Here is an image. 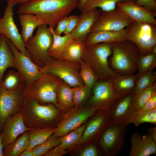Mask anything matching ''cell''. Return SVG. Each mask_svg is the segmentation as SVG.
<instances>
[{
    "mask_svg": "<svg viewBox=\"0 0 156 156\" xmlns=\"http://www.w3.org/2000/svg\"><path fill=\"white\" fill-rule=\"evenodd\" d=\"M2 133L0 134V156H4L3 154V146L2 142Z\"/></svg>",
    "mask_w": 156,
    "mask_h": 156,
    "instance_id": "681fc988",
    "label": "cell"
},
{
    "mask_svg": "<svg viewBox=\"0 0 156 156\" xmlns=\"http://www.w3.org/2000/svg\"><path fill=\"white\" fill-rule=\"evenodd\" d=\"M79 73L84 84L91 89L99 79L93 70L82 60L80 62Z\"/></svg>",
    "mask_w": 156,
    "mask_h": 156,
    "instance_id": "d590c367",
    "label": "cell"
},
{
    "mask_svg": "<svg viewBox=\"0 0 156 156\" xmlns=\"http://www.w3.org/2000/svg\"><path fill=\"white\" fill-rule=\"evenodd\" d=\"M53 38L49 27L43 24L37 27L35 35L25 43L30 58L40 68L44 66L51 58L49 55L48 51L52 44Z\"/></svg>",
    "mask_w": 156,
    "mask_h": 156,
    "instance_id": "8992f818",
    "label": "cell"
},
{
    "mask_svg": "<svg viewBox=\"0 0 156 156\" xmlns=\"http://www.w3.org/2000/svg\"><path fill=\"white\" fill-rule=\"evenodd\" d=\"M86 123L73 130L65 135L62 137V140L58 145L62 148L66 150L77 144L81 141L82 135Z\"/></svg>",
    "mask_w": 156,
    "mask_h": 156,
    "instance_id": "e575fe53",
    "label": "cell"
},
{
    "mask_svg": "<svg viewBox=\"0 0 156 156\" xmlns=\"http://www.w3.org/2000/svg\"><path fill=\"white\" fill-rule=\"evenodd\" d=\"M57 107L53 104H41L34 98L25 96L20 112L28 128L54 127L59 114Z\"/></svg>",
    "mask_w": 156,
    "mask_h": 156,
    "instance_id": "7a4b0ae2",
    "label": "cell"
},
{
    "mask_svg": "<svg viewBox=\"0 0 156 156\" xmlns=\"http://www.w3.org/2000/svg\"><path fill=\"white\" fill-rule=\"evenodd\" d=\"M92 95L87 102V105L97 110L110 111L120 98L116 93L111 80L99 78L92 89Z\"/></svg>",
    "mask_w": 156,
    "mask_h": 156,
    "instance_id": "30bf717a",
    "label": "cell"
},
{
    "mask_svg": "<svg viewBox=\"0 0 156 156\" xmlns=\"http://www.w3.org/2000/svg\"><path fill=\"white\" fill-rule=\"evenodd\" d=\"M57 98L58 107L70 110L74 106L72 87L64 81L58 87Z\"/></svg>",
    "mask_w": 156,
    "mask_h": 156,
    "instance_id": "f1b7e54d",
    "label": "cell"
},
{
    "mask_svg": "<svg viewBox=\"0 0 156 156\" xmlns=\"http://www.w3.org/2000/svg\"><path fill=\"white\" fill-rule=\"evenodd\" d=\"M145 122L156 125V108L152 109L134 120L132 123L136 126H138Z\"/></svg>",
    "mask_w": 156,
    "mask_h": 156,
    "instance_id": "ab89813d",
    "label": "cell"
},
{
    "mask_svg": "<svg viewBox=\"0 0 156 156\" xmlns=\"http://www.w3.org/2000/svg\"><path fill=\"white\" fill-rule=\"evenodd\" d=\"M88 0H79L77 8L81 11L83 8L84 5Z\"/></svg>",
    "mask_w": 156,
    "mask_h": 156,
    "instance_id": "816d5d0a",
    "label": "cell"
},
{
    "mask_svg": "<svg viewBox=\"0 0 156 156\" xmlns=\"http://www.w3.org/2000/svg\"><path fill=\"white\" fill-rule=\"evenodd\" d=\"M126 127L122 123L111 121L98 140L105 155L115 156L120 153L127 133Z\"/></svg>",
    "mask_w": 156,
    "mask_h": 156,
    "instance_id": "9c48e42d",
    "label": "cell"
},
{
    "mask_svg": "<svg viewBox=\"0 0 156 156\" xmlns=\"http://www.w3.org/2000/svg\"><path fill=\"white\" fill-rule=\"evenodd\" d=\"M25 86L16 91L10 92L5 89L2 82L0 83V134L6 119L21 112L25 98Z\"/></svg>",
    "mask_w": 156,
    "mask_h": 156,
    "instance_id": "7c38bea8",
    "label": "cell"
},
{
    "mask_svg": "<svg viewBox=\"0 0 156 156\" xmlns=\"http://www.w3.org/2000/svg\"><path fill=\"white\" fill-rule=\"evenodd\" d=\"M7 39L13 55L15 68L20 74L24 84L27 85L41 75L40 68L30 57L20 52L8 38Z\"/></svg>",
    "mask_w": 156,
    "mask_h": 156,
    "instance_id": "9a60e30c",
    "label": "cell"
},
{
    "mask_svg": "<svg viewBox=\"0 0 156 156\" xmlns=\"http://www.w3.org/2000/svg\"><path fill=\"white\" fill-rule=\"evenodd\" d=\"M135 3L138 5L144 7L155 16L156 1L155 0H136Z\"/></svg>",
    "mask_w": 156,
    "mask_h": 156,
    "instance_id": "b9f144b4",
    "label": "cell"
},
{
    "mask_svg": "<svg viewBox=\"0 0 156 156\" xmlns=\"http://www.w3.org/2000/svg\"><path fill=\"white\" fill-rule=\"evenodd\" d=\"M79 0H30L20 4L17 13L37 16L44 24L54 29L62 19L77 8Z\"/></svg>",
    "mask_w": 156,
    "mask_h": 156,
    "instance_id": "6da1fadb",
    "label": "cell"
},
{
    "mask_svg": "<svg viewBox=\"0 0 156 156\" xmlns=\"http://www.w3.org/2000/svg\"><path fill=\"white\" fill-rule=\"evenodd\" d=\"M101 12L100 9L95 8L81 13L77 26L70 33L72 38L84 42Z\"/></svg>",
    "mask_w": 156,
    "mask_h": 156,
    "instance_id": "7402d4cb",
    "label": "cell"
},
{
    "mask_svg": "<svg viewBox=\"0 0 156 156\" xmlns=\"http://www.w3.org/2000/svg\"><path fill=\"white\" fill-rule=\"evenodd\" d=\"M156 84L155 83L151 87L142 91L135 96L132 106L131 123L135 119L138 112L144 106L151 97L156 92Z\"/></svg>",
    "mask_w": 156,
    "mask_h": 156,
    "instance_id": "f546056e",
    "label": "cell"
},
{
    "mask_svg": "<svg viewBox=\"0 0 156 156\" xmlns=\"http://www.w3.org/2000/svg\"><path fill=\"white\" fill-rule=\"evenodd\" d=\"M133 1V2H134V3L136 1V0H131Z\"/></svg>",
    "mask_w": 156,
    "mask_h": 156,
    "instance_id": "db71d44e",
    "label": "cell"
},
{
    "mask_svg": "<svg viewBox=\"0 0 156 156\" xmlns=\"http://www.w3.org/2000/svg\"><path fill=\"white\" fill-rule=\"evenodd\" d=\"M9 68H15L13 55L7 38L0 34V83L5 71Z\"/></svg>",
    "mask_w": 156,
    "mask_h": 156,
    "instance_id": "484cf974",
    "label": "cell"
},
{
    "mask_svg": "<svg viewBox=\"0 0 156 156\" xmlns=\"http://www.w3.org/2000/svg\"><path fill=\"white\" fill-rule=\"evenodd\" d=\"M110 67L120 74H135L137 71L140 53L136 45L128 40L110 44Z\"/></svg>",
    "mask_w": 156,
    "mask_h": 156,
    "instance_id": "3957f363",
    "label": "cell"
},
{
    "mask_svg": "<svg viewBox=\"0 0 156 156\" xmlns=\"http://www.w3.org/2000/svg\"><path fill=\"white\" fill-rule=\"evenodd\" d=\"M137 78L136 74H118L111 81L116 93L120 98L133 92Z\"/></svg>",
    "mask_w": 156,
    "mask_h": 156,
    "instance_id": "603a6c76",
    "label": "cell"
},
{
    "mask_svg": "<svg viewBox=\"0 0 156 156\" xmlns=\"http://www.w3.org/2000/svg\"><path fill=\"white\" fill-rule=\"evenodd\" d=\"M53 36L52 44L48 51L49 56L53 58L60 59L61 54L66 45L73 39L70 34L61 36L55 34L54 28L49 27Z\"/></svg>",
    "mask_w": 156,
    "mask_h": 156,
    "instance_id": "83f0119b",
    "label": "cell"
},
{
    "mask_svg": "<svg viewBox=\"0 0 156 156\" xmlns=\"http://www.w3.org/2000/svg\"><path fill=\"white\" fill-rule=\"evenodd\" d=\"M15 5L18 4H22L28 2L30 0H9Z\"/></svg>",
    "mask_w": 156,
    "mask_h": 156,
    "instance_id": "f907efd6",
    "label": "cell"
},
{
    "mask_svg": "<svg viewBox=\"0 0 156 156\" xmlns=\"http://www.w3.org/2000/svg\"><path fill=\"white\" fill-rule=\"evenodd\" d=\"M85 47L84 42L73 38L64 49L60 59L80 64Z\"/></svg>",
    "mask_w": 156,
    "mask_h": 156,
    "instance_id": "cb8c5ba5",
    "label": "cell"
},
{
    "mask_svg": "<svg viewBox=\"0 0 156 156\" xmlns=\"http://www.w3.org/2000/svg\"><path fill=\"white\" fill-rule=\"evenodd\" d=\"M137 78L134 90L133 92L134 96L150 88L156 83V73L151 70L140 75Z\"/></svg>",
    "mask_w": 156,
    "mask_h": 156,
    "instance_id": "836d02e7",
    "label": "cell"
},
{
    "mask_svg": "<svg viewBox=\"0 0 156 156\" xmlns=\"http://www.w3.org/2000/svg\"><path fill=\"white\" fill-rule=\"evenodd\" d=\"M58 145L50 149L43 156H61L64 155L66 153V150L61 148Z\"/></svg>",
    "mask_w": 156,
    "mask_h": 156,
    "instance_id": "bcb514c9",
    "label": "cell"
},
{
    "mask_svg": "<svg viewBox=\"0 0 156 156\" xmlns=\"http://www.w3.org/2000/svg\"><path fill=\"white\" fill-rule=\"evenodd\" d=\"M147 130L151 134L154 141L156 142V127L148 128Z\"/></svg>",
    "mask_w": 156,
    "mask_h": 156,
    "instance_id": "7dc6e473",
    "label": "cell"
},
{
    "mask_svg": "<svg viewBox=\"0 0 156 156\" xmlns=\"http://www.w3.org/2000/svg\"><path fill=\"white\" fill-rule=\"evenodd\" d=\"M129 156H149L156 153V142L151 134L141 135L137 132L132 135Z\"/></svg>",
    "mask_w": 156,
    "mask_h": 156,
    "instance_id": "d6986e66",
    "label": "cell"
},
{
    "mask_svg": "<svg viewBox=\"0 0 156 156\" xmlns=\"http://www.w3.org/2000/svg\"><path fill=\"white\" fill-rule=\"evenodd\" d=\"M7 1L3 16L2 18L0 17V34L8 38L20 52L30 57L14 21L13 8L15 5L10 1Z\"/></svg>",
    "mask_w": 156,
    "mask_h": 156,
    "instance_id": "5bb4252c",
    "label": "cell"
},
{
    "mask_svg": "<svg viewBox=\"0 0 156 156\" xmlns=\"http://www.w3.org/2000/svg\"><path fill=\"white\" fill-rule=\"evenodd\" d=\"M68 20V16H67L59 22L55 29H54V32L55 34L61 35L62 33H64L66 29Z\"/></svg>",
    "mask_w": 156,
    "mask_h": 156,
    "instance_id": "ee69618b",
    "label": "cell"
},
{
    "mask_svg": "<svg viewBox=\"0 0 156 156\" xmlns=\"http://www.w3.org/2000/svg\"><path fill=\"white\" fill-rule=\"evenodd\" d=\"M98 151L95 145L91 144L86 147L79 154L80 156H97Z\"/></svg>",
    "mask_w": 156,
    "mask_h": 156,
    "instance_id": "f6af8a7d",
    "label": "cell"
},
{
    "mask_svg": "<svg viewBox=\"0 0 156 156\" xmlns=\"http://www.w3.org/2000/svg\"><path fill=\"white\" fill-rule=\"evenodd\" d=\"M18 18L21 27V34L25 43L33 36L35 29L44 24L37 16L31 13L20 14Z\"/></svg>",
    "mask_w": 156,
    "mask_h": 156,
    "instance_id": "d4e9b609",
    "label": "cell"
},
{
    "mask_svg": "<svg viewBox=\"0 0 156 156\" xmlns=\"http://www.w3.org/2000/svg\"><path fill=\"white\" fill-rule=\"evenodd\" d=\"M116 7L134 21L156 25L154 14L144 7L137 5L131 0L118 3Z\"/></svg>",
    "mask_w": 156,
    "mask_h": 156,
    "instance_id": "ffe728a7",
    "label": "cell"
},
{
    "mask_svg": "<svg viewBox=\"0 0 156 156\" xmlns=\"http://www.w3.org/2000/svg\"><path fill=\"white\" fill-rule=\"evenodd\" d=\"M127 40L136 45L140 56L152 53V47L156 44V25L134 21L129 26Z\"/></svg>",
    "mask_w": 156,
    "mask_h": 156,
    "instance_id": "52a82bcc",
    "label": "cell"
},
{
    "mask_svg": "<svg viewBox=\"0 0 156 156\" xmlns=\"http://www.w3.org/2000/svg\"><path fill=\"white\" fill-rule=\"evenodd\" d=\"M134 99L133 92L120 97L110 110L111 121L127 126L131 123V114Z\"/></svg>",
    "mask_w": 156,
    "mask_h": 156,
    "instance_id": "ac0fdd59",
    "label": "cell"
},
{
    "mask_svg": "<svg viewBox=\"0 0 156 156\" xmlns=\"http://www.w3.org/2000/svg\"><path fill=\"white\" fill-rule=\"evenodd\" d=\"M111 54L109 44L85 46L81 60L93 70L99 78L111 80L118 74L109 66L108 60Z\"/></svg>",
    "mask_w": 156,
    "mask_h": 156,
    "instance_id": "277c9868",
    "label": "cell"
},
{
    "mask_svg": "<svg viewBox=\"0 0 156 156\" xmlns=\"http://www.w3.org/2000/svg\"><path fill=\"white\" fill-rule=\"evenodd\" d=\"M27 131L21 134L20 137L3 148L4 156H20L23 152L29 149Z\"/></svg>",
    "mask_w": 156,
    "mask_h": 156,
    "instance_id": "4316f807",
    "label": "cell"
},
{
    "mask_svg": "<svg viewBox=\"0 0 156 156\" xmlns=\"http://www.w3.org/2000/svg\"><path fill=\"white\" fill-rule=\"evenodd\" d=\"M156 66V54L151 53L144 56H140L138 63L137 75L143 74L154 70Z\"/></svg>",
    "mask_w": 156,
    "mask_h": 156,
    "instance_id": "8d00e7d4",
    "label": "cell"
},
{
    "mask_svg": "<svg viewBox=\"0 0 156 156\" xmlns=\"http://www.w3.org/2000/svg\"><path fill=\"white\" fill-rule=\"evenodd\" d=\"M69 20L66 29L64 33V35L70 34L77 26L79 21L80 16L72 15L68 16Z\"/></svg>",
    "mask_w": 156,
    "mask_h": 156,
    "instance_id": "7bdbcfd3",
    "label": "cell"
},
{
    "mask_svg": "<svg viewBox=\"0 0 156 156\" xmlns=\"http://www.w3.org/2000/svg\"><path fill=\"white\" fill-rule=\"evenodd\" d=\"M62 137H57L53 134L42 143L32 148L34 156H43L52 148L59 145Z\"/></svg>",
    "mask_w": 156,
    "mask_h": 156,
    "instance_id": "74e56055",
    "label": "cell"
},
{
    "mask_svg": "<svg viewBox=\"0 0 156 156\" xmlns=\"http://www.w3.org/2000/svg\"><path fill=\"white\" fill-rule=\"evenodd\" d=\"M2 83L5 89L10 92L16 91L25 85L20 73L13 69L4 75Z\"/></svg>",
    "mask_w": 156,
    "mask_h": 156,
    "instance_id": "1f68e13d",
    "label": "cell"
},
{
    "mask_svg": "<svg viewBox=\"0 0 156 156\" xmlns=\"http://www.w3.org/2000/svg\"><path fill=\"white\" fill-rule=\"evenodd\" d=\"M63 81L53 75L42 73L37 79L25 86V95L34 98L41 104H53L58 107L57 91Z\"/></svg>",
    "mask_w": 156,
    "mask_h": 156,
    "instance_id": "5b68a950",
    "label": "cell"
},
{
    "mask_svg": "<svg viewBox=\"0 0 156 156\" xmlns=\"http://www.w3.org/2000/svg\"><path fill=\"white\" fill-rule=\"evenodd\" d=\"M133 21L116 7L115 9L110 11H102L90 32L121 30L129 27Z\"/></svg>",
    "mask_w": 156,
    "mask_h": 156,
    "instance_id": "4fadbf2b",
    "label": "cell"
},
{
    "mask_svg": "<svg viewBox=\"0 0 156 156\" xmlns=\"http://www.w3.org/2000/svg\"><path fill=\"white\" fill-rule=\"evenodd\" d=\"M128 0H88L81 10V13L97 8L103 11H109L115 9L117 4Z\"/></svg>",
    "mask_w": 156,
    "mask_h": 156,
    "instance_id": "d6a6232c",
    "label": "cell"
},
{
    "mask_svg": "<svg viewBox=\"0 0 156 156\" xmlns=\"http://www.w3.org/2000/svg\"><path fill=\"white\" fill-rule=\"evenodd\" d=\"M155 108H156V93L151 97L143 107L138 112L133 121Z\"/></svg>",
    "mask_w": 156,
    "mask_h": 156,
    "instance_id": "60d3db41",
    "label": "cell"
},
{
    "mask_svg": "<svg viewBox=\"0 0 156 156\" xmlns=\"http://www.w3.org/2000/svg\"><path fill=\"white\" fill-rule=\"evenodd\" d=\"M99 110L86 125L81 141L95 140L99 137H100L111 122L109 111Z\"/></svg>",
    "mask_w": 156,
    "mask_h": 156,
    "instance_id": "2e32d148",
    "label": "cell"
},
{
    "mask_svg": "<svg viewBox=\"0 0 156 156\" xmlns=\"http://www.w3.org/2000/svg\"><path fill=\"white\" fill-rule=\"evenodd\" d=\"M129 27L118 31H101L90 32L84 41L85 46L101 43L109 44L127 40Z\"/></svg>",
    "mask_w": 156,
    "mask_h": 156,
    "instance_id": "44dd1931",
    "label": "cell"
},
{
    "mask_svg": "<svg viewBox=\"0 0 156 156\" xmlns=\"http://www.w3.org/2000/svg\"><path fill=\"white\" fill-rule=\"evenodd\" d=\"M55 127L53 134L62 137L80 127L94 116L97 110L88 105L83 107H75L70 110Z\"/></svg>",
    "mask_w": 156,
    "mask_h": 156,
    "instance_id": "8fae6325",
    "label": "cell"
},
{
    "mask_svg": "<svg viewBox=\"0 0 156 156\" xmlns=\"http://www.w3.org/2000/svg\"><path fill=\"white\" fill-rule=\"evenodd\" d=\"M152 53L156 54V44L154 45L152 48Z\"/></svg>",
    "mask_w": 156,
    "mask_h": 156,
    "instance_id": "f5cc1de1",
    "label": "cell"
},
{
    "mask_svg": "<svg viewBox=\"0 0 156 156\" xmlns=\"http://www.w3.org/2000/svg\"><path fill=\"white\" fill-rule=\"evenodd\" d=\"M74 107H79L90 97L92 89L84 84L72 87Z\"/></svg>",
    "mask_w": 156,
    "mask_h": 156,
    "instance_id": "f35d334b",
    "label": "cell"
},
{
    "mask_svg": "<svg viewBox=\"0 0 156 156\" xmlns=\"http://www.w3.org/2000/svg\"><path fill=\"white\" fill-rule=\"evenodd\" d=\"M20 156H34L32 149L25 150L21 154Z\"/></svg>",
    "mask_w": 156,
    "mask_h": 156,
    "instance_id": "c3c4849f",
    "label": "cell"
},
{
    "mask_svg": "<svg viewBox=\"0 0 156 156\" xmlns=\"http://www.w3.org/2000/svg\"><path fill=\"white\" fill-rule=\"evenodd\" d=\"M55 127L33 129L28 131L29 148L32 149L46 140L54 132Z\"/></svg>",
    "mask_w": 156,
    "mask_h": 156,
    "instance_id": "4dcf8cb0",
    "label": "cell"
},
{
    "mask_svg": "<svg viewBox=\"0 0 156 156\" xmlns=\"http://www.w3.org/2000/svg\"><path fill=\"white\" fill-rule=\"evenodd\" d=\"M79 68L80 64L51 58L40 69L41 72L53 75L73 87L84 84L79 75Z\"/></svg>",
    "mask_w": 156,
    "mask_h": 156,
    "instance_id": "ba28073f",
    "label": "cell"
},
{
    "mask_svg": "<svg viewBox=\"0 0 156 156\" xmlns=\"http://www.w3.org/2000/svg\"><path fill=\"white\" fill-rule=\"evenodd\" d=\"M30 129L25 125L21 112L9 116L4 122L2 132L3 148Z\"/></svg>",
    "mask_w": 156,
    "mask_h": 156,
    "instance_id": "e0dca14e",
    "label": "cell"
}]
</instances>
